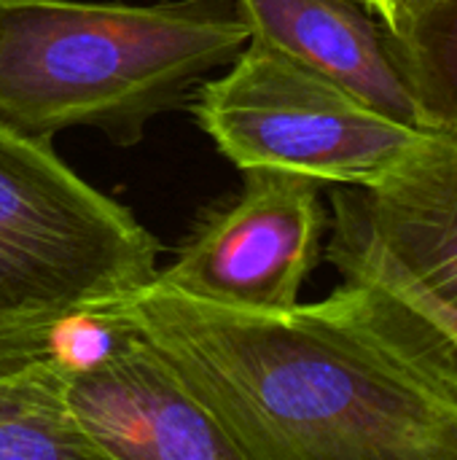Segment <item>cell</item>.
<instances>
[{"instance_id": "obj_1", "label": "cell", "mask_w": 457, "mask_h": 460, "mask_svg": "<svg viewBox=\"0 0 457 460\" xmlns=\"http://www.w3.org/2000/svg\"><path fill=\"white\" fill-rule=\"evenodd\" d=\"M242 460H457V394L342 283L253 310L148 283L121 302Z\"/></svg>"}, {"instance_id": "obj_2", "label": "cell", "mask_w": 457, "mask_h": 460, "mask_svg": "<svg viewBox=\"0 0 457 460\" xmlns=\"http://www.w3.org/2000/svg\"><path fill=\"white\" fill-rule=\"evenodd\" d=\"M248 40L237 0H0V127L43 143L94 127L135 146Z\"/></svg>"}, {"instance_id": "obj_3", "label": "cell", "mask_w": 457, "mask_h": 460, "mask_svg": "<svg viewBox=\"0 0 457 460\" xmlns=\"http://www.w3.org/2000/svg\"><path fill=\"white\" fill-rule=\"evenodd\" d=\"M159 240L51 143L0 127V323L46 326L154 283Z\"/></svg>"}, {"instance_id": "obj_4", "label": "cell", "mask_w": 457, "mask_h": 460, "mask_svg": "<svg viewBox=\"0 0 457 460\" xmlns=\"http://www.w3.org/2000/svg\"><path fill=\"white\" fill-rule=\"evenodd\" d=\"M226 67L194 89L191 113L240 172L267 167L321 186L369 189L426 135L259 38Z\"/></svg>"}, {"instance_id": "obj_5", "label": "cell", "mask_w": 457, "mask_h": 460, "mask_svg": "<svg viewBox=\"0 0 457 460\" xmlns=\"http://www.w3.org/2000/svg\"><path fill=\"white\" fill-rule=\"evenodd\" d=\"M242 178L237 194L199 216L154 283L218 305L294 307L329 226L323 186L267 167L242 170Z\"/></svg>"}, {"instance_id": "obj_6", "label": "cell", "mask_w": 457, "mask_h": 460, "mask_svg": "<svg viewBox=\"0 0 457 460\" xmlns=\"http://www.w3.org/2000/svg\"><path fill=\"white\" fill-rule=\"evenodd\" d=\"M62 402L100 460H242L137 329L105 361L62 372Z\"/></svg>"}, {"instance_id": "obj_7", "label": "cell", "mask_w": 457, "mask_h": 460, "mask_svg": "<svg viewBox=\"0 0 457 460\" xmlns=\"http://www.w3.org/2000/svg\"><path fill=\"white\" fill-rule=\"evenodd\" d=\"M347 218L431 294L457 307V129H426L374 186H337Z\"/></svg>"}, {"instance_id": "obj_8", "label": "cell", "mask_w": 457, "mask_h": 460, "mask_svg": "<svg viewBox=\"0 0 457 460\" xmlns=\"http://www.w3.org/2000/svg\"><path fill=\"white\" fill-rule=\"evenodd\" d=\"M259 38L393 121L420 127L380 16L364 0H237Z\"/></svg>"}, {"instance_id": "obj_9", "label": "cell", "mask_w": 457, "mask_h": 460, "mask_svg": "<svg viewBox=\"0 0 457 460\" xmlns=\"http://www.w3.org/2000/svg\"><path fill=\"white\" fill-rule=\"evenodd\" d=\"M326 259L353 286L366 315L428 375L457 394V307L431 294L347 218H331Z\"/></svg>"}, {"instance_id": "obj_10", "label": "cell", "mask_w": 457, "mask_h": 460, "mask_svg": "<svg viewBox=\"0 0 457 460\" xmlns=\"http://www.w3.org/2000/svg\"><path fill=\"white\" fill-rule=\"evenodd\" d=\"M423 129H457V0H399L382 19Z\"/></svg>"}, {"instance_id": "obj_11", "label": "cell", "mask_w": 457, "mask_h": 460, "mask_svg": "<svg viewBox=\"0 0 457 460\" xmlns=\"http://www.w3.org/2000/svg\"><path fill=\"white\" fill-rule=\"evenodd\" d=\"M0 460H100L65 410L51 361L0 377Z\"/></svg>"}, {"instance_id": "obj_12", "label": "cell", "mask_w": 457, "mask_h": 460, "mask_svg": "<svg viewBox=\"0 0 457 460\" xmlns=\"http://www.w3.org/2000/svg\"><path fill=\"white\" fill-rule=\"evenodd\" d=\"M54 323H46V326L0 323V377L16 375L35 364L48 361V340H51Z\"/></svg>"}, {"instance_id": "obj_13", "label": "cell", "mask_w": 457, "mask_h": 460, "mask_svg": "<svg viewBox=\"0 0 457 460\" xmlns=\"http://www.w3.org/2000/svg\"><path fill=\"white\" fill-rule=\"evenodd\" d=\"M364 3H366V5H369V8H372L377 16H380V19H382V16H385V13H388V11H391V8H393L399 0H364Z\"/></svg>"}]
</instances>
